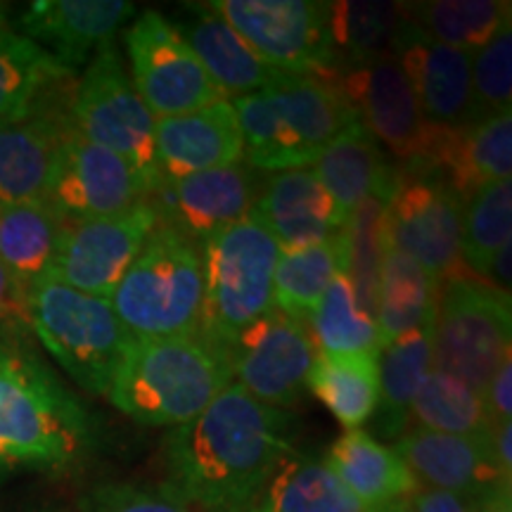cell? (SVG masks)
<instances>
[{
  "label": "cell",
  "instance_id": "obj_27",
  "mask_svg": "<svg viewBox=\"0 0 512 512\" xmlns=\"http://www.w3.org/2000/svg\"><path fill=\"white\" fill-rule=\"evenodd\" d=\"M325 463L356 501L373 512L408 501L420 489L399 453L366 430L344 432L330 446Z\"/></svg>",
  "mask_w": 512,
  "mask_h": 512
},
{
  "label": "cell",
  "instance_id": "obj_23",
  "mask_svg": "<svg viewBox=\"0 0 512 512\" xmlns=\"http://www.w3.org/2000/svg\"><path fill=\"white\" fill-rule=\"evenodd\" d=\"M249 216L273 235L280 252L320 245L335 238L342 228L335 202L313 169L273 174L261 188Z\"/></svg>",
  "mask_w": 512,
  "mask_h": 512
},
{
  "label": "cell",
  "instance_id": "obj_11",
  "mask_svg": "<svg viewBox=\"0 0 512 512\" xmlns=\"http://www.w3.org/2000/svg\"><path fill=\"white\" fill-rule=\"evenodd\" d=\"M124 46L133 88L155 119L226 100L169 17L155 10L140 12L124 31Z\"/></svg>",
  "mask_w": 512,
  "mask_h": 512
},
{
  "label": "cell",
  "instance_id": "obj_20",
  "mask_svg": "<svg viewBox=\"0 0 512 512\" xmlns=\"http://www.w3.org/2000/svg\"><path fill=\"white\" fill-rule=\"evenodd\" d=\"M392 55L411 81L422 114L434 126L458 128L479 121L472 98V55L430 41L406 15Z\"/></svg>",
  "mask_w": 512,
  "mask_h": 512
},
{
  "label": "cell",
  "instance_id": "obj_12",
  "mask_svg": "<svg viewBox=\"0 0 512 512\" xmlns=\"http://www.w3.org/2000/svg\"><path fill=\"white\" fill-rule=\"evenodd\" d=\"M387 233L439 285L472 278L463 261V200L441 178L399 176L387 202Z\"/></svg>",
  "mask_w": 512,
  "mask_h": 512
},
{
  "label": "cell",
  "instance_id": "obj_19",
  "mask_svg": "<svg viewBox=\"0 0 512 512\" xmlns=\"http://www.w3.org/2000/svg\"><path fill=\"white\" fill-rule=\"evenodd\" d=\"M264 183L261 171L242 159L159 185L155 195L162 197V202L155 204L164 221L174 223L197 242H207L252 214Z\"/></svg>",
  "mask_w": 512,
  "mask_h": 512
},
{
  "label": "cell",
  "instance_id": "obj_2",
  "mask_svg": "<svg viewBox=\"0 0 512 512\" xmlns=\"http://www.w3.org/2000/svg\"><path fill=\"white\" fill-rule=\"evenodd\" d=\"M100 425L43 358L0 337V477L72 472L98 451Z\"/></svg>",
  "mask_w": 512,
  "mask_h": 512
},
{
  "label": "cell",
  "instance_id": "obj_44",
  "mask_svg": "<svg viewBox=\"0 0 512 512\" xmlns=\"http://www.w3.org/2000/svg\"><path fill=\"white\" fill-rule=\"evenodd\" d=\"M413 512H477V505L472 498L448 494L437 489H420L408 498Z\"/></svg>",
  "mask_w": 512,
  "mask_h": 512
},
{
  "label": "cell",
  "instance_id": "obj_17",
  "mask_svg": "<svg viewBox=\"0 0 512 512\" xmlns=\"http://www.w3.org/2000/svg\"><path fill=\"white\" fill-rule=\"evenodd\" d=\"M143 200H150V192L124 159L83 138L76 128L67 133L43 200L62 221L114 216Z\"/></svg>",
  "mask_w": 512,
  "mask_h": 512
},
{
  "label": "cell",
  "instance_id": "obj_3",
  "mask_svg": "<svg viewBox=\"0 0 512 512\" xmlns=\"http://www.w3.org/2000/svg\"><path fill=\"white\" fill-rule=\"evenodd\" d=\"M233 382L207 339H131L107 399L138 425L174 430L197 418Z\"/></svg>",
  "mask_w": 512,
  "mask_h": 512
},
{
  "label": "cell",
  "instance_id": "obj_1",
  "mask_svg": "<svg viewBox=\"0 0 512 512\" xmlns=\"http://www.w3.org/2000/svg\"><path fill=\"white\" fill-rule=\"evenodd\" d=\"M290 411L266 406L230 382L162 444L159 489L195 512H249L294 451Z\"/></svg>",
  "mask_w": 512,
  "mask_h": 512
},
{
  "label": "cell",
  "instance_id": "obj_30",
  "mask_svg": "<svg viewBox=\"0 0 512 512\" xmlns=\"http://www.w3.org/2000/svg\"><path fill=\"white\" fill-rule=\"evenodd\" d=\"M439 283L389 242L382 256L380 287H377L375 323L380 330V344L399 339L406 332L430 323L437 313Z\"/></svg>",
  "mask_w": 512,
  "mask_h": 512
},
{
  "label": "cell",
  "instance_id": "obj_15",
  "mask_svg": "<svg viewBox=\"0 0 512 512\" xmlns=\"http://www.w3.org/2000/svg\"><path fill=\"white\" fill-rule=\"evenodd\" d=\"M337 86L377 143L403 162L427 164L441 126L422 114L411 81L394 55L349 69L339 76Z\"/></svg>",
  "mask_w": 512,
  "mask_h": 512
},
{
  "label": "cell",
  "instance_id": "obj_47",
  "mask_svg": "<svg viewBox=\"0 0 512 512\" xmlns=\"http://www.w3.org/2000/svg\"><path fill=\"white\" fill-rule=\"evenodd\" d=\"M377 512H413L411 505H408V501H401V503H394V505H387V508L377 510Z\"/></svg>",
  "mask_w": 512,
  "mask_h": 512
},
{
  "label": "cell",
  "instance_id": "obj_18",
  "mask_svg": "<svg viewBox=\"0 0 512 512\" xmlns=\"http://www.w3.org/2000/svg\"><path fill=\"white\" fill-rule=\"evenodd\" d=\"M133 15L136 5L126 0H38L24 10L19 34L46 50L64 72L76 74L114 43Z\"/></svg>",
  "mask_w": 512,
  "mask_h": 512
},
{
  "label": "cell",
  "instance_id": "obj_32",
  "mask_svg": "<svg viewBox=\"0 0 512 512\" xmlns=\"http://www.w3.org/2000/svg\"><path fill=\"white\" fill-rule=\"evenodd\" d=\"M306 392L335 415L344 430H361L380 403L377 354L323 356L313 361Z\"/></svg>",
  "mask_w": 512,
  "mask_h": 512
},
{
  "label": "cell",
  "instance_id": "obj_40",
  "mask_svg": "<svg viewBox=\"0 0 512 512\" xmlns=\"http://www.w3.org/2000/svg\"><path fill=\"white\" fill-rule=\"evenodd\" d=\"M512 242V181H494L463 202V261L486 280L491 261Z\"/></svg>",
  "mask_w": 512,
  "mask_h": 512
},
{
  "label": "cell",
  "instance_id": "obj_28",
  "mask_svg": "<svg viewBox=\"0 0 512 512\" xmlns=\"http://www.w3.org/2000/svg\"><path fill=\"white\" fill-rule=\"evenodd\" d=\"M434 370V320L401 335L377 356L380 403L375 427L382 439H399L411 425V406Z\"/></svg>",
  "mask_w": 512,
  "mask_h": 512
},
{
  "label": "cell",
  "instance_id": "obj_48",
  "mask_svg": "<svg viewBox=\"0 0 512 512\" xmlns=\"http://www.w3.org/2000/svg\"><path fill=\"white\" fill-rule=\"evenodd\" d=\"M3 22H5V15H3V5H0V29H5Z\"/></svg>",
  "mask_w": 512,
  "mask_h": 512
},
{
  "label": "cell",
  "instance_id": "obj_25",
  "mask_svg": "<svg viewBox=\"0 0 512 512\" xmlns=\"http://www.w3.org/2000/svg\"><path fill=\"white\" fill-rule=\"evenodd\" d=\"M427 166L444 171V183L463 202L484 185L510 178L512 112L491 114L458 128L441 126Z\"/></svg>",
  "mask_w": 512,
  "mask_h": 512
},
{
  "label": "cell",
  "instance_id": "obj_42",
  "mask_svg": "<svg viewBox=\"0 0 512 512\" xmlns=\"http://www.w3.org/2000/svg\"><path fill=\"white\" fill-rule=\"evenodd\" d=\"M81 512H195L164 494L136 484H100L79 501Z\"/></svg>",
  "mask_w": 512,
  "mask_h": 512
},
{
  "label": "cell",
  "instance_id": "obj_16",
  "mask_svg": "<svg viewBox=\"0 0 512 512\" xmlns=\"http://www.w3.org/2000/svg\"><path fill=\"white\" fill-rule=\"evenodd\" d=\"M74 76L43 95L22 117L0 124V204L41 202L57 155L74 128Z\"/></svg>",
  "mask_w": 512,
  "mask_h": 512
},
{
  "label": "cell",
  "instance_id": "obj_43",
  "mask_svg": "<svg viewBox=\"0 0 512 512\" xmlns=\"http://www.w3.org/2000/svg\"><path fill=\"white\" fill-rule=\"evenodd\" d=\"M512 356L505 358L489 384L484 387V406L491 422H510L512 418Z\"/></svg>",
  "mask_w": 512,
  "mask_h": 512
},
{
  "label": "cell",
  "instance_id": "obj_9",
  "mask_svg": "<svg viewBox=\"0 0 512 512\" xmlns=\"http://www.w3.org/2000/svg\"><path fill=\"white\" fill-rule=\"evenodd\" d=\"M512 299L477 278L439 285L434 313V370L484 392L512 356Z\"/></svg>",
  "mask_w": 512,
  "mask_h": 512
},
{
  "label": "cell",
  "instance_id": "obj_41",
  "mask_svg": "<svg viewBox=\"0 0 512 512\" xmlns=\"http://www.w3.org/2000/svg\"><path fill=\"white\" fill-rule=\"evenodd\" d=\"M472 98L477 119L510 110L512 24L508 22L479 53L472 55Z\"/></svg>",
  "mask_w": 512,
  "mask_h": 512
},
{
  "label": "cell",
  "instance_id": "obj_5",
  "mask_svg": "<svg viewBox=\"0 0 512 512\" xmlns=\"http://www.w3.org/2000/svg\"><path fill=\"white\" fill-rule=\"evenodd\" d=\"M110 302L136 339L200 335L204 306L200 242L162 219Z\"/></svg>",
  "mask_w": 512,
  "mask_h": 512
},
{
  "label": "cell",
  "instance_id": "obj_35",
  "mask_svg": "<svg viewBox=\"0 0 512 512\" xmlns=\"http://www.w3.org/2000/svg\"><path fill=\"white\" fill-rule=\"evenodd\" d=\"M306 325L316 351L323 356H380L382 351L375 318L358 302L354 285L342 271L332 278Z\"/></svg>",
  "mask_w": 512,
  "mask_h": 512
},
{
  "label": "cell",
  "instance_id": "obj_21",
  "mask_svg": "<svg viewBox=\"0 0 512 512\" xmlns=\"http://www.w3.org/2000/svg\"><path fill=\"white\" fill-rule=\"evenodd\" d=\"M392 448L422 489L448 491L477 501L512 482L498 470L489 437H460L411 427Z\"/></svg>",
  "mask_w": 512,
  "mask_h": 512
},
{
  "label": "cell",
  "instance_id": "obj_26",
  "mask_svg": "<svg viewBox=\"0 0 512 512\" xmlns=\"http://www.w3.org/2000/svg\"><path fill=\"white\" fill-rule=\"evenodd\" d=\"M313 171L335 202L342 226L368 197H392L399 181V174L389 166L380 143L358 119L330 140L316 159Z\"/></svg>",
  "mask_w": 512,
  "mask_h": 512
},
{
  "label": "cell",
  "instance_id": "obj_8",
  "mask_svg": "<svg viewBox=\"0 0 512 512\" xmlns=\"http://www.w3.org/2000/svg\"><path fill=\"white\" fill-rule=\"evenodd\" d=\"M74 128L136 171L150 195L159 190L155 117L140 100L117 43L100 48L83 69L72 98Z\"/></svg>",
  "mask_w": 512,
  "mask_h": 512
},
{
  "label": "cell",
  "instance_id": "obj_10",
  "mask_svg": "<svg viewBox=\"0 0 512 512\" xmlns=\"http://www.w3.org/2000/svg\"><path fill=\"white\" fill-rule=\"evenodd\" d=\"M268 67L337 83L330 50V3L311 0H211L207 3Z\"/></svg>",
  "mask_w": 512,
  "mask_h": 512
},
{
  "label": "cell",
  "instance_id": "obj_34",
  "mask_svg": "<svg viewBox=\"0 0 512 512\" xmlns=\"http://www.w3.org/2000/svg\"><path fill=\"white\" fill-rule=\"evenodd\" d=\"M401 22V3H330V50L339 76L377 57L392 55Z\"/></svg>",
  "mask_w": 512,
  "mask_h": 512
},
{
  "label": "cell",
  "instance_id": "obj_37",
  "mask_svg": "<svg viewBox=\"0 0 512 512\" xmlns=\"http://www.w3.org/2000/svg\"><path fill=\"white\" fill-rule=\"evenodd\" d=\"M72 76L27 36L0 29V124L27 114L50 88Z\"/></svg>",
  "mask_w": 512,
  "mask_h": 512
},
{
  "label": "cell",
  "instance_id": "obj_33",
  "mask_svg": "<svg viewBox=\"0 0 512 512\" xmlns=\"http://www.w3.org/2000/svg\"><path fill=\"white\" fill-rule=\"evenodd\" d=\"M512 5L505 0H427L401 3L403 15L441 46L475 55L501 31L512 17Z\"/></svg>",
  "mask_w": 512,
  "mask_h": 512
},
{
  "label": "cell",
  "instance_id": "obj_13",
  "mask_svg": "<svg viewBox=\"0 0 512 512\" xmlns=\"http://www.w3.org/2000/svg\"><path fill=\"white\" fill-rule=\"evenodd\" d=\"M219 354L233 382L266 406L290 411L304 399L318 351L309 325L271 309Z\"/></svg>",
  "mask_w": 512,
  "mask_h": 512
},
{
  "label": "cell",
  "instance_id": "obj_36",
  "mask_svg": "<svg viewBox=\"0 0 512 512\" xmlns=\"http://www.w3.org/2000/svg\"><path fill=\"white\" fill-rule=\"evenodd\" d=\"M342 230V228H339ZM342 264L339 233L320 245L280 252L273 275V309L283 316L309 323L320 299Z\"/></svg>",
  "mask_w": 512,
  "mask_h": 512
},
{
  "label": "cell",
  "instance_id": "obj_45",
  "mask_svg": "<svg viewBox=\"0 0 512 512\" xmlns=\"http://www.w3.org/2000/svg\"><path fill=\"white\" fill-rule=\"evenodd\" d=\"M12 320H27V290L0 264V328Z\"/></svg>",
  "mask_w": 512,
  "mask_h": 512
},
{
  "label": "cell",
  "instance_id": "obj_7",
  "mask_svg": "<svg viewBox=\"0 0 512 512\" xmlns=\"http://www.w3.org/2000/svg\"><path fill=\"white\" fill-rule=\"evenodd\" d=\"M204 306L200 337L216 351L273 309L280 247L252 216L204 242Z\"/></svg>",
  "mask_w": 512,
  "mask_h": 512
},
{
  "label": "cell",
  "instance_id": "obj_39",
  "mask_svg": "<svg viewBox=\"0 0 512 512\" xmlns=\"http://www.w3.org/2000/svg\"><path fill=\"white\" fill-rule=\"evenodd\" d=\"M411 422L420 430L460 437H489L494 427L482 392L441 370H432L422 382L411 406Z\"/></svg>",
  "mask_w": 512,
  "mask_h": 512
},
{
  "label": "cell",
  "instance_id": "obj_6",
  "mask_svg": "<svg viewBox=\"0 0 512 512\" xmlns=\"http://www.w3.org/2000/svg\"><path fill=\"white\" fill-rule=\"evenodd\" d=\"M27 323L83 392L107 396L133 339L110 299L83 294L46 273L27 290Z\"/></svg>",
  "mask_w": 512,
  "mask_h": 512
},
{
  "label": "cell",
  "instance_id": "obj_4",
  "mask_svg": "<svg viewBox=\"0 0 512 512\" xmlns=\"http://www.w3.org/2000/svg\"><path fill=\"white\" fill-rule=\"evenodd\" d=\"M245 140V162L256 171L306 169L342 128L358 119L337 83L290 76L245 98H235Z\"/></svg>",
  "mask_w": 512,
  "mask_h": 512
},
{
  "label": "cell",
  "instance_id": "obj_14",
  "mask_svg": "<svg viewBox=\"0 0 512 512\" xmlns=\"http://www.w3.org/2000/svg\"><path fill=\"white\" fill-rule=\"evenodd\" d=\"M159 221L155 200L102 219L64 221L50 275L83 294L110 299Z\"/></svg>",
  "mask_w": 512,
  "mask_h": 512
},
{
  "label": "cell",
  "instance_id": "obj_31",
  "mask_svg": "<svg viewBox=\"0 0 512 512\" xmlns=\"http://www.w3.org/2000/svg\"><path fill=\"white\" fill-rule=\"evenodd\" d=\"M64 221L48 202L0 204V264L24 290L50 273Z\"/></svg>",
  "mask_w": 512,
  "mask_h": 512
},
{
  "label": "cell",
  "instance_id": "obj_24",
  "mask_svg": "<svg viewBox=\"0 0 512 512\" xmlns=\"http://www.w3.org/2000/svg\"><path fill=\"white\" fill-rule=\"evenodd\" d=\"M183 10L185 17L171 19V22L200 57L209 79L214 81L223 98H245L283 79L285 74L268 67L242 41L238 31L207 3H185Z\"/></svg>",
  "mask_w": 512,
  "mask_h": 512
},
{
  "label": "cell",
  "instance_id": "obj_22",
  "mask_svg": "<svg viewBox=\"0 0 512 512\" xmlns=\"http://www.w3.org/2000/svg\"><path fill=\"white\" fill-rule=\"evenodd\" d=\"M155 159L162 185L242 162L245 140L233 102L221 100L202 110L157 119Z\"/></svg>",
  "mask_w": 512,
  "mask_h": 512
},
{
  "label": "cell",
  "instance_id": "obj_29",
  "mask_svg": "<svg viewBox=\"0 0 512 512\" xmlns=\"http://www.w3.org/2000/svg\"><path fill=\"white\" fill-rule=\"evenodd\" d=\"M249 512H373L339 482L325 458L292 451L275 467Z\"/></svg>",
  "mask_w": 512,
  "mask_h": 512
},
{
  "label": "cell",
  "instance_id": "obj_38",
  "mask_svg": "<svg viewBox=\"0 0 512 512\" xmlns=\"http://www.w3.org/2000/svg\"><path fill=\"white\" fill-rule=\"evenodd\" d=\"M387 202L389 197L384 195L368 197L339 230V242H342L339 271L351 280L358 302L373 318L377 311L382 256L389 245Z\"/></svg>",
  "mask_w": 512,
  "mask_h": 512
},
{
  "label": "cell",
  "instance_id": "obj_46",
  "mask_svg": "<svg viewBox=\"0 0 512 512\" xmlns=\"http://www.w3.org/2000/svg\"><path fill=\"white\" fill-rule=\"evenodd\" d=\"M489 448L498 470L508 479H512V420L494 422V427L489 432Z\"/></svg>",
  "mask_w": 512,
  "mask_h": 512
}]
</instances>
